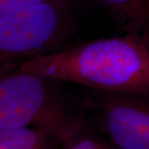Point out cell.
I'll return each mask as SVG.
<instances>
[{"label": "cell", "mask_w": 149, "mask_h": 149, "mask_svg": "<svg viewBox=\"0 0 149 149\" xmlns=\"http://www.w3.org/2000/svg\"><path fill=\"white\" fill-rule=\"evenodd\" d=\"M17 70L108 93L149 97V42L126 34L32 59Z\"/></svg>", "instance_id": "1"}, {"label": "cell", "mask_w": 149, "mask_h": 149, "mask_svg": "<svg viewBox=\"0 0 149 149\" xmlns=\"http://www.w3.org/2000/svg\"><path fill=\"white\" fill-rule=\"evenodd\" d=\"M77 0H46L0 16V71L60 50L72 35Z\"/></svg>", "instance_id": "2"}, {"label": "cell", "mask_w": 149, "mask_h": 149, "mask_svg": "<svg viewBox=\"0 0 149 149\" xmlns=\"http://www.w3.org/2000/svg\"><path fill=\"white\" fill-rule=\"evenodd\" d=\"M48 81L17 69L0 71V130L39 127L61 142L78 133L81 118Z\"/></svg>", "instance_id": "3"}, {"label": "cell", "mask_w": 149, "mask_h": 149, "mask_svg": "<svg viewBox=\"0 0 149 149\" xmlns=\"http://www.w3.org/2000/svg\"><path fill=\"white\" fill-rule=\"evenodd\" d=\"M97 123L117 149H149V100L109 93L99 104Z\"/></svg>", "instance_id": "4"}, {"label": "cell", "mask_w": 149, "mask_h": 149, "mask_svg": "<svg viewBox=\"0 0 149 149\" xmlns=\"http://www.w3.org/2000/svg\"><path fill=\"white\" fill-rule=\"evenodd\" d=\"M126 34L149 42V0H94Z\"/></svg>", "instance_id": "5"}, {"label": "cell", "mask_w": 149, "mask_h": 149, "mask_svg": "<svg viewBox=\"0 0 149 149\" xmlns=\"http://www.w3.org/2000/svg\"><path fill=\"white\" fill-rule=\"evenodd\" d=\"M51 138H55L52 133L39 127L2 129L0 149H45Z\"/></svg>", "instance_id": "6"}, {"label": "cell", "mask_w": 149, "mask_h": 149, "mask_svg": "<svg viewBox=\"0 0 149 149\" xmlns=\"http://www.w3.org/2000/svg\"><path fill=\"white\" fill-rule=\"evenodd\" d=\"M46 0H0V16L24 9Z\"/></svg>", "instance_id": "7"}, {"label": "cell", "mask_w": 149, "mask_h": 149, "mask_svg": "<svg viewBox=\"0 0 149 149\" xmlns=\"http://www.w3.org/2000/svg\"><path fill=\"white\" fill-rule=\"evenodd\" d=\"M65 143L68 144L66 149H114L105 143L93 138H82L73 140L72 138Z\"/></svg>", "instance_id": "8"}]
</instances>
